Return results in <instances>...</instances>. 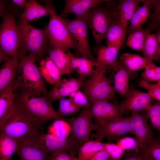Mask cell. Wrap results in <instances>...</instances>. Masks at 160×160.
I'll list each match as a JSON object with an SVG mask.
<instances>
[{"instance_id": "d6a6232c", "label": "cell", "mask_w": 160, "mask_h": 160, "mask_svg": "<svg viewBox=\"0 0 160 160\" xmlns=\"http://www.w3.org/2000/svg\"><path fill=\"white\" fill-rule=\"evenodd\" d=\"M18 142L0 132V156L4 160H10L17 149Z\"/></svg>"}, {"instance_id": "7bdbcfd3", "label": "cell", "mask_w": 160, "mask_h": 160, "mask_svg": "<svg viewBox=\"0 0 160 160\" xmlns=\"http://www.w3.org/2000/svg\"><path fill=\"white\" fill-rule=\"evenodd\" d=\"M117 145L124 150L137 149V144L135 139L131 137H126L119 140Z\"/></svg>"}, {"instance_id": "f546056e", "label": "cell", "mask_w": 160, "mask_h": 160, "mask_svg": "<svg viewBox=\"0 0 160 160\" xmlns=\"http://www.w3.org/2000/svg\"><path fill=\"white\" fill-rule=\"evenodd\" d=\"M100 63L96 60L87 59L84 57H77L74 55L72 60V68L73 71L76 69L80 76L86 77L92 73L94 67Z\"/></svg>"}, {"instance_id": "8d00e7d4", "label": "cell", "mask_w": 160, "mask_h": 160, "mask_svg": "<svg viewBox=\"0 0 160 160\" xmlns=\"http://www.w3.org/2000/svg\"><path fill=\"white\" fill-rule=\"evenodd\" d=\"M82 107L74 103L70 99L63 98L59 100L57 112L62 116L75 114L78 112Z\"/></svg>"}, {"instance_id": "836d02e7", "label": "cell", "mask_w": 160, "mask_h": 160, "mask_svg": "<svg viewBox=\"0 0 160 160\" xmlns=\"http://www.w3.org/2000/svg\"><path fill=\"white\" fill-rule=\"evenodd\" d=\"M105 143L100 140H89L79 148L77 154L79 160H89L97 152L104 149Z\"/></svg>"}, {"instance_id": "4316f807", "label": "cell", "mask_w": 160, "mask_h": 160, "mask_svg": "<svg viewBox=\"0 0 160 160\" xmlns=\"http://www.w3.org/2000/svg\"><path fill=\"white\" fill-rule=\"evenodd\" d=\"M127 30L116 20L107 31L106 36L107 45L120 48L124 42Z\"/></svg>"}, {"instance_id": "11a10c76", "label": "cell", "mask_w": 160, "mask_h": 160, "mask_svg": "<svg viewBox=\"0 0 160 160\" xmlns=\"http://www.w3.org/2000/svg\"><path fill=\"white\" fill-rule=\"evenodd\" d=\"M3 51L0 48V53L3 52Z\"/></svg>"}, {"instance_id": "e575fe53", "label": "cell", "mask_w": 160, "mask_h": 160, "mask_svg": "<svg viewBox=\"0 0 160 160\" xmlns=\"http://www.w3.org/2000/svg\"><path fill=\"white\" fill-rule=\"evenodd\" d=\"M48 133L61 138L68 137L71 132V127L68 123L63 119L55 120L49 126Z\"/></svg>"}, {"instance_id": "7402d4cb", "label": "cell", "mask_w": 160, "mask_h": 160, "mask_svg": "<svg viewBox=\"0 0 160 160\" xmlns=\"http://www.w3.org/2000/svg\"><path fill=\"white\" fill-rule=\"evenodd\" d=\"M142 0H119V4L115 14L116 20L127 30L135 12L140 7L139 4Z\"/></svg>"}, {"instance_id": "5bb4252c", "label": "cell", "mask_w": 160, "mask_h": 160, "mask_svg": "<svg viewBox=\"0 0 160 160\" xmlns=\"http://www.w3.org/2000/svg\"><path fill=\"white\" fill-rule=\"evenodd\" d=\"M86 78L80 76L78 78L61 79L44 95L52 103L80 90L86 82Z\"/></svg>"}, {"instance_id": "9c48e42d", "label": "cell", "mask_w": 160, "mask_h": 160, "mask_svg": "<svg viewBox=\"0 0 160 160\" xmlns=\"http://www.w3.org/2000/svg\"><path fill=\"white\" fill-rule=\"evenodd\" d=\"M89 107L84 106L77 116L66 118L71 127V135L69 137L74 143L80 148L83 144L89 140L91 132L97 130V125L94 123Z\"/></svg>"}, {"instance_id": "ba28073f", "label": "cell", "mask_w": 160, "mask_h": 160, "mask_svg": "<svg viewBox=\"0 0 160 160\" xmlns=\"http://www.w3.org/2000/svg\"><path fill=\"white\" fill-rule=\"evenodd\" d=\"M16 10L5 12L0 24V48L12 56L17 52L20 41V34L16 20Z\"/></svg>"}, {"instance_id": "cb8c5ba5", "label": "cell", "mask_w": 160, "mask_h": 160, "mask_svg": "<svg viewBox=\"0 0 160 160\" xmlns=\"http://www.w3.org/2000/svg\"><path fill=\"white\" fill-rule=\"evenodd\" d=\"M156 26L154 24L150 23L146 28H141L128 33L126 45L132 49L141 51L147 38Z\"/></svg>"}, {"instance_id": "7a4b0ae2", "label": "cell", "mask_w": 160, "mask_h": 160, "mask_svg": "<svg viewBox=\"0 0 160 160\" xmlns=\"http://www.w3.org/2000/svg\"><path fill=\"white\" fill-rule=\"evenodd\" d=\"M43 125L28 113L14 99L12 110L0 132L18 142L35 137Z\"/></svg>"}, {"instance_id": "8992f818", "label": "cell", "mask_w": 160, "mask_h": 160, "mask_svg": "<svg viewBox=\"0 0 160 160\" xmlns=\"http://www.w3.org/2000/svg\"><path fill=\"white\" fill-rule=\"evenodd\" d=\"M116 20L115 10L108 7L98 5L89 10L87 21L97 45L106 39L108 30Z\"/></svg>"}, {"instance_id": "52a82bcc", "label": "cell", "mask_w": 160, "mask_h": 160, "mask_svg": "<svg viewBox=\"0 0 160 160\" xmlns=\"http://www.w3.org/2000/svg\"><path fill=\"white\" fill-rule=\"evenodd\" d=\"M49 15V23L44 29L48 41V47L71 48L77 52L65 20L57 15L54 9Z\"/></svg>"}, {"instance_id": "74e56055", "label": "cell", "mask_w": 160, "mask_h": 160, "mask_svg": "<svg viewBox=\"0 0 160 160\" xmlns=\"http://www.w3.org/2000/svg\"><path fill=\"white\" fill-rule=\"evenodd\" d=\"M146 110L147 116L153 127L159 132L160 131V104L158 101L152 104Z\"/></svg>"}, {"instance_id": "9a60e30c", "label": "cell", "mask_w": 160, "mask_h": 160, "mask_svg": "<svg viewBox=\"0 0 160 160\" xmlns=\"http://www.w3.org/2000/svg\"><path fill=\"white\" fill-rule=\"evenodd\" d=\"M89 109L95 123L109 122L122 117L118 105L105 100L90 102Z\"/></svg>"}, {"instance_id": "30bf717a", "label": "cell", "mask_w": 160, "mask_h": 160, "mask_svg": "<svg viewBox=\"0 0 160 160\" xmlns=\"http://www.w3.org/2000/svg\"><path fill=\"white\" fill-rule=\"evenodd\" d=\"M65 20L74 41L77 52L83 57L96 60L91 52L86 18L76 17L73 19Z\"/></svg>"}, {"instance_id": "1f68e13d", "label": "cell", "mask_w": 160, "mask_h": 160, "mask_svg": "<svg viewBox=\"0 0 160 160\" xmlns=\"http://www.w3.org/2000/svg\"><path fill=\"white\" fill-rule=\"evenodd\" d=\"M120 60L121 63L132 72L145 68L149 63L144 57L131 53L122 54Z\"/></svg>"}, {"instance_id": "ffe728a7", "label": "cell", "mask_w": 160, "mask_h": 160, "mask_svg": "<svg viewBox=\"0 0 160 160\" xmlns=\"http://www.w3.org/2000/svg\"><path fill=\"white\" fill-rule=\"evenodd\" d=\"M46 2V5H43L36 0H28L23 11L18 15V20L29 23L49 15L53 8L49 1Z\"/></svg>"}, {"instance_id": "b9f144b4", "label": "cell", "mask_w": 160, "mask_h": 160, "mask_svg": "<svg viewBox=\"0 0 160 160\" xmlns=\"http://www.w3.org/2000/svg\"><path fill=\"white\" fill-rule=\"evenodd\" d=\"M104 149L108 153L110 157L114 159H119L124 151L117 144L111 143H105Z\"/></svg>"}, {"instance_id": "8fae6325", "label": "cell", "mask_w": 160, "mask_h": 160, "mask_svg": "<svg viewBox=\"0 0 160 160\" xmlns=\"http://www.w3.org/2000/svg\"><path fill=\"white\" fill-rule=\"evenodd\" d=\"M35 138L43 148L50 155L58 152H65L76 155L79 147L70 137L61 138L47 133L40 132Z\"/></svg>"}, {"instance_id": "f35d334b", "label": "cell", "mask_w": 160, "mask_h": 160, "mask_svg": "<svg viewBox=\"0 0 160 160\" xmlns=\"http://www.w3.org/2000/svg\"><path fill=\"white\" fill-rule=\"evenodd\" d=\"M142 74V79L148 81H160V68L153 62L149 63Z\"/></svg>"}, {"instance_id": "484cf974", "label": "cell", "mask_w": 160, "mask_h": 160, "mask_svg": "<svg viewBox=\"0 0 160 160\" xmlns=\"http://www.w3.org/2000/svg\"><path fill=\"white\" fill-rule=\"evenodd\" d=\"M142 2L143 6L137 9L132 18L128 33L141 28L151 16V10L153 7V0H142Z\"/></svg>"}, {"instance_id": "816d5d0a", "label": "cell", "mask_w": 160, "mask_h": 160, "mask_svg": "<svg viewBox=\"0 0 160 160\" xmlns=\"http://www.w3.org/2000/svg\"><path fill=\"white\" fill-rule=\"evenodd\" d=\"M11 9V8L10 7H7L1 9H0V11H9Z\"/></svg>"}, {"instance_id": "7c38bea8", "label": "cell", "mask_w": 160, "mask_h": 160, "mask_svg": "<svg viewBox=\"0 0 160 160\" xmlns=\"http://www.w3.org/2000/svg\"><path fill=\"white\" fill-rule=\"evenodd\" d=\"M129 117L132 133L135 135L137 143V149L142 151L154 139L152 129L147 115L132 111Z\"/></svg>"}, {"instance_id": "681fc988", "label": "cell", "mask_w": 160, "mask_h": 160, "mask_svg": "<svg viewBox=\"0 0 160 160\" xmlns=\"http://www.w3.org/2000/svg\"><path fill=\"white\" fill-rule=\"evenodd\" d=\"M6 1L0 0V9L8 7Z\"/></svg>"}, {"instance_id": "bcb514c9", "label": "cell", "mask_w": 160, "mask_h": 160, "mask_svg": "<svg viewBox=\"0 0 160 160\" xmlns=\"http://www.w3.org/2000/svg\"><path fill=\"white\" fill-rule=\"evenodd\" d=\"M110 156L104 149L95 153L89 160H109Z\"/></svg>"}, {"instance_id": "44dd1931", "label": "cell", "mask_w": 160, "mask_h": 160, "mask_svg": "<svg viewBox=\"0 0 160 160\" xmlns=\"http://www.w3.org/2000/svg\"><path fill=\"white\" fill-rule=\"evenodd\" d=\"M104 0H66L60 16H65L70 13L75 14L76 17L87 18L89 10L100 3L108 2Z\"/></svg>"}, {"instance_id": "7dc6e473", "label": "cell", "mask_w": 160, "mask_h": 160, "mask_svg": "<svg viewBox=\"0 0 160 160\" xmlns=\"http://www.w3.org/2000/svg\"><path fill=\"white\" fill-rule=\"evenodd\" d=\"M28 1L26 0H12L11 1L19 6L21 8L24 9L27 4Z\"/></svg>"}, {"instance_id": "277c9868", "label": "cell", "mask_w": 160, "mask_h": 160, "mask_svg": "<svg viewBox=\"0 0 160 160\" xmlns=\"http://www.w3.org/2000/svg\"><path fill=\"white\" fill-rule=\"evenodd\" d=\"M109 66L100 63L84 84L83 92L90 103L114 100L115 90L105 76Z\"/></svg>"}, {"instance_id": "f6af8a7d", "label": "cell", "mask_w": 160, "mask_h": 160, "mask_svg": "<svg viewBox=\"0 0 160 160\" xmlns=\"http://www.w3.org/2000/svg\"><path fill=\"white\" fill-rule=\"evenodd\" d=\"M124 160H145L141 152L138 149L127 151L125 153Z\"/></svg>"}, {"instance_id": "d4e9b609", "label": "cell", "mask_w": 160, "mask_h": 160, "mask_svg": "<svg viewBox=\"0 0 160 160\" xmlns=\"http://www.w3.org/2000/svg\"><path fill=\"white\" fill-rule=\"evenodd\" d=\"M39 69L43 79L50 85H55L61 79L59 69L48 56L41 60Z\"/></svg>"}, {"instance_id": "83f0119b", "label": "cell", "mask_w": 160, "mask_h": 160, "mask_svg": "<svg viewBox=\"0 0 160 160\" xmlns=\"http://www.w3.org/2000/svg\"><path fill=\"white\" fill-rule=\"evenodd\" d=\"M119 48L114 47L100 46L97 49V57L96 60L104 65L111 66L113 68L118 64L117 60Z\"/></svg>"}, {"instance_id": "603a6c76", "label": "cell", "mask_w": 160, "mask_h": 160, "mask_svg": "<svg viewBox=\"0 0 160 160\" xmlns=\"http://www.w3.org/2000/svg\"><path fill=\"white\" fill-rule=\"evenodd\" d=\"M113 69L117 72L115 75V91L120 96L125 97L129 89V80L132 72L119 62Z\"/></svg>"}, {"instance_id": "f907efd6", "label": "cell", "mask_w": 160, "mask_h": 160, "mask_svg": "<svg viewBox=\"0 0 160 160\" xmlns=\"http://www.w3.org/2000/svg\"><path fill=\"white\" fill-rule=\"evenodd\" d=\"M155 35L157 42L160 45V31L159 29L157 30Z\"/></svg>"}, {"instance_id": "db71d44e", "label": "cell", "mask_w": 160, "mask_h": 160, "mask_svg": "<svg viewBox=\"0 0 160 160\" xmlns=\"http://www.w3.org/2000/svg\"><path fill=\"white\" fill-rule=\"evenodd\" d=\"M109 160H121L119 159H114L110 157Z\"/></svg>"}, {"instance_id": "ee69618b", "label": "cell", "mask_w": 160, "mask_h": 160, "mask_svg": "<svg viewBox=\"0 0 160 160\" xmlns=\"http://www.w3.org/2000/svg\"><path fill=\"white\" fill-rule=\"evenodd\" d=\"M49 160H79L78 157L73 154L60 151L50 155Z\"/></svg>"}, {"instance_id": "f5cc1de1", "label": "cell", "mask_w": 160, "mask_h": 160, "mask_svg": "<svg viewBox=\"0 0 160 160\" xmlns=\"http://www.w3.org/2000/svg\"><path fill=\"white\" fill-rule=\"evenodd\" d=\"M9 11H0V17H1L2 16V15L5 13V12H8Z\"/></svg>"}, {"instance_id": "d590c367", "label": "cell", "mask_w": 160, "mask_h": 160, "mask_svg": "<svg viewBox=\"0 0 160 160\" xmlns=\"http://www.w3.org/2000/svg\"><path fill=\"white\" fill-rule=\"evenodd\" d=\"M140 151L145 160H160L159 139H154L143 151Z\"/></svg>"}, {"instance_id": "4dcf8cb0", "label": "cell", "mask_w": 160, "mask_h": 160, "mask_svg": "<svg viewBox=\"0 0 160 160\" xmlns=\"http://www.w3.org/2000/svg\"><path fill=\"white\" fill-rule=\"evenodd\" d=\"M144 57L148 63L160 58V45L157 40L155 34H150L147 38L141 50Z\"/></svg>"}, {"instance_id": "c3c4849f", "label": "cell", "mask_w": 160, "mask_h": 160, "mask_svg": "<svg viewBox=\"0 0 160 160\" xmlns=\"http://www.w3.org/2000/svg\"><path fill=\"white\" fill-rule=\"evenodd\" d=\"M10 56L6 54L4 51L0 53V64L2 62L9 58Z\"/></svg>"}, {"instance_id": "9f6ffc18", "label": "cell", "mask_w": 160, "mask_h": 160, "mask_svg": "<svg viewBox=\"0 0 160 160\" xmlns=\"http://www.w3.org/2000/svg\"><path fill=\"white\" fill-rule=\"evenodd\" d=\"M0 160H4L2 159V158H1L0 156Z\"/></svg>"}, {"instance_id": "5b68a950", "label": "cell", "mask_w": 160, "mask_h": 160, "mask_svg": "<svg viewBox=\"0 0 160 160\" xmlns=\"http://www.w3.org/2000/svg\"><path fill=\"white\" fill-rule=\"evenodd\" d=\"M17 55L19 65L15 89L20 86L46 94L47 91L43 79L35 63V58L32 55L27 53Z\"/></svg>"}, {"instance_id": "3957f363", "label": "cell", "mask_w": 160, "mask_h": 160, "mask_svg": "<svg viewBox=\"0 0 160 160\" xmlns=\"http://www.w3.org/2000/svg\"><path fill=\"white\" fill-rule=\"evenodd\" d=\"M17 24L20 34L17 53L20 54L28 52L35 58L36 61H40L48 48V41L45 29L37 28L29 23L20 20Z\"/></svg>"}, {"instance_id": "e0dca14e", "label": "cell", "mask_w": 160, "mask_h": 160, "mask_svg": "<svg viewBox=\"0 0 160 160\" xmlns=\"http://www.w3.org/2000/svg\"><path fill=\"white\" fill-rule=\"evenodd\" d=\"M35 137L18 142L16 152L17 155L21 160H49L50 155L43 148Z\"/></svg>"}, {"instance_id": "60d3db41", "label": "cell", "mask_w": 160, "mask_h": 160, "mask_svg": "<svg viewBox=\"0 0 160 160\" xmlns=\"http://www.w3.org/2000/svg\"><path fill=\"white\" fill-rule=\"evenodd\" d=\"M68 96L76 105L82 108L84 106L90 107V102L84 93L80 90L72 93Z\"/></svg>"}, {"instance_id": "f1b7e54d", "label": "cell", "mask_w": 160, "mask_h": 160, "mask_svg": "<svg viewBox=\"0 0 160 160\" xmlns=\"http://www.w3.org/2000/svg\"><path fill=\"white\" fill-rule=\"evenodd\" d=\"M14 86L15 84L0 96V130L13 108Z\"/></svg>"}, {"instance_id": "d6986e66", "label": "cell", "mask_w": 160, "mask_h": 160, "mask_svg": "<svg viewBox=\"0 0 160 160\" xmlns=\"http://www.w3.org/2000/svg\"><path fill=\"white\" fill-rule=\"evenodd\" d=\"M47 53L59 69L61 76L69 74L73 71L71 63L74 55L68 48L61 47H48Z\"/></svg>"}, {"instance_id": "6da1fadb", "label": "cell", "mask_w": 160, "mask_h": 160, "mask_svg": "<svg viewBox=\"0 0 160 160\" xmlns=\"http://www.w3.org/2000/svg\"><path fill=\"white\" fill-rule=\"evenodd\" d=\"M14 94L15 100L42 124L51 120L66 121V118L61 116L54 109L52 103L44 94L20 86L14 89Z\"/></svg>"}, {"instance_id": "ac0fdd59", "label": "cell", "mask_w": 160, "mask_h": 160, "mask_svg": "<svg viewBox=\"0 0 160 160\" xmlns=\"http://www.w3.org/2000/svg\"><path fill=\"white\" fill-rule=\"evenodd\" d=\"M19 65L17 52L5 60L0 68V96L15 84Z\"/></svg>"}, {"instance_id": "ab89813d", "label": "cell", "mask_w": 160, "mask_h": 160, "mask_svg": "<svg viewBox=\"0 0 160 160\" xmlns=\"http://www.w3.org/2000/svg\"><path fill=\"white\" fill-rule=\"evenodd\" d=\"M138 85L146 89L148 92L147 93L153 99L160 101V81L155 84H152L142 79L139 82Z\"/></svg>"}, {"instance_id": "4fadbf2b", "label": "cell", "mask_w": 160, "mask_h": 160, "mask_svg": "<svg viewBox=\"0 0 160 160\" xmlns=\"http://www.w3.org/2000/svg\"><path fill=\"white\" fill-rule=\"evenodd\" d=\"M97 124V139L100 140L105 138L110 142L119 139L127 134L132 133L129 116L122 117L109 122Z\"/></svg>"}, {"instance_id": "2e32d148", "label": "cell", "mask_w": 160, "mask_h": 160, "mask_svg": "<svg viewBox=\"0 0 160 160\" xmlns=\"http://www.w3.org/2000/svg\"><path fill=\"white\" fill-rule=\"evenodd\" d=\"M125 101L118 105L123 113L126 111H138L146 110L152 104L153 99L147 93L132 88L129 89Z\"/></svg>"}]
</instances>
